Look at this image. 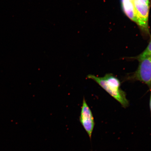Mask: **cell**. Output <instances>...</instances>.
<instances>
[{"label": "cell", "mask_w": 151, "mask_h": 151, "mask_svg": "<svg viewBox=\"0 0 151 151\" xmlns=\"http://www.w3.org/2000/svg\"><path fill=\"white\" fill-rule=\"evenodd\" d=\"M150 110L151 113V94L150 95Z\"/></svg>", "instance_id": "cell-8"}, {"label": "cell", "mask_w": 151, "mask_h": 151, "mask_svg": "<svg viewBox=\"0 0 151 151\" xmlns=\"http://www.w3.org/2000/svg\"></svg>", "instance_id": "cell-9"}, {"label": "cell", "mask_w": 151, "mask_h": 151, "mask_svg": "<svg viewBox=\"0 0 151 151\" xmlns=\"http://www.w3.org/2000/svg\"><path fill=\"white\" fill-rule=\"evenodd\" d=\"M122 6L124 13L131 20L136 23L134 9L131 0H122Z\"/></svg>", "instance_id": "cell-5"}, {"label": "cell", "mask_w": 151, "mask_h": 151, "mask_svg": "<svg viewBox=\"0 0 151 151\" xmlns=\"http://www.w3.org/2000/svg\"><path fill=\"white\" fill-rule=\"evenodd\" d=\"M87 78L95 81L124 108L128 106L129 103L126 98V93L120 88V81L114 75L107 73L104 77H99L89 74L87 76Z\"/></svg>", "instance_id": "cell-1"}, {"label": "cell", "mask_w": 151, "mask_h": 151, "mask_svg": "<svg viewBox=\"0 0 151 151\" xmlns=\"http://www.w3.org/2000/svg\"><path fill=\"white\" fill-rule=\"evenodd\" d=\"M80 121L85 131L91 139L95 126L94 119L92 111L87 103L85 98L83 99L81 107Z\"/></svg>", "instance_id": "cell-4"}, {"label": "cell", "mask_w": 151, "mask_h": 151, "mask_svg": "<svg viewBox=\"0 0 151 151\" xmlns=\"http://www.w3.org/2000/svg\"><path fill=\"white\" fill-rule=\"evenodd\" d=\"M151 56V38L148 46L141 54L138 56L137 59L139 62L147 57Z\"/></svg>", "instance_id": "cell-6"}, {"label": "cell", "mask_w": 151, "mask_h": 151, "mask_svg": "<svg viewBox=\"0 0 151 151\" xmlns=\"http://www.w3.org/2000/svg\"><path fill=\"white\" fill-rule=\"evenodd\" d=\"M131 78L144 83L151 88V56L139 61L137 70L132 76Z\"/></svg>", "instance_id": "cell-2"}, {"label": "cell", "mask_w": 151, "mask_h": 151, "mask_svg": "<svg viewBox=\"0 0 151 151\" xmlns=\"http://www.w3.org/2000/svg\"><path fill=\"white\" fill-rule=\"evenodd\" d=\"M134 9L136 23L143 30L148 31L149 5L141 0L132 1Z\"/></svg>", "instance_id": "cell-3"}, {"label": "cell", "mask_w": 151, "mask_h": 151, "mask_svg": "<svg viewBox=\"0 0 151 151\" xmlns=\"http://www.w3.org/2000/svg\"><path fill=\"white\" fill-rule=\"evenodd\" d=\"M141 1H142L143 2L146 3L147 4L149 5V4H150V0H141Z\"/></svg>", "instance_id": "cell-7"}]
</instances>
